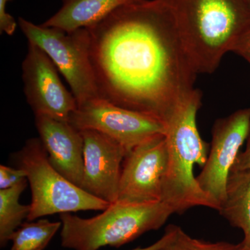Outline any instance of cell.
I'll return each instance as SVG.
<instances>
[{"label": "cell", "mask_w": 250, "mask_h": 250, "mask_svg": "<svg viewBox=\"0 0 250 250\" xmlns=\"http://www.w3.org/2000/svg\"><path fill=\"white\" fill-rule=\"evenodd\" d=\"M98 95L164 123L195 90L197 71L163 0H137L87 28Z\"/></svg>", "instance_id": "6da1fadb"}, {"label": "cell", "mask_w": 250, "mask_h": 250, "mask_svg": "<svg viewBox=\"0 0 250 250\" xmlns=\"http://www.w3.org/2000/svg\"><path fill=\"white\" fill-rule=\"evenodd\" d=\"M197 73L210 74L250 21L241 0H163Z\"/></svg>", "instance_id": "7a4b0ae2"}, {"label": "cell", "mask_w": 250, "mask_h": 250, "mask_svg": "<svg viewBox=\"0 0 250 250\" xmlns=\"http://www.w3.org/2000/svg\"><path fill=\"white\" fill-rule=\"evenodd\" d=\"M202 98V92L196 88L166 123L169 161L161 201L168 205L174 213L181 214L195 207L215 209L194 176V167H204L210 149L197 126Z\"/></svg>", "instance_id": "3957f363"}, {"label": "cell", "mask_w": 250, "mask_h": 250, "mask_svg": "<svg viewBox=\"0 0 250 250\" xmlns=\"http://www.w3.org/2000/svg\"><path fill=\"white\" fill-rule=\"evenodd\" d=\"M90 218L70 213L60 215L62 248L100 250L120 248L152 230L160 229L174 212L162 201L131 203L117 200Z\"/></svg>", "instance_id": "277c9868"}, {"label": "cell", "mask_w": 250, "mask_h": 250, "mask_svg": "<svg viewBox=\"0 0 250 250\" xmlns=\"http://www.w3.org/2000/svg\"><path fill=\"white\" fill-rule=\"evenodd\" d=\"M15 155L18 167L25 171L30 185L28 221L56 213L104 210L109 206V202L77 187L56 170L39 138L27 140Z\"/></svg>", "instance_id": "5b68a950"}, {"label": "cell", "mask_w": 250, "mask_h": 250, "mask_svg": "<svg viewBox=\"0 0 250 250\" xmlns=\"http://www.w3.org/2000/svg\"><path fill=\"white\" fill-rule=\"evenodd\" d=\"M18 23L29 42L45 52L65 77L77 105L100 98L90 61V34L87 28L65 31L38 25L21 17Z\"/></svg>", "instance_id": "8992f818"}, {"label": "cell", "mask_w": 250, "mask_h": 250, "mask_svg": "<svg viewBox=\"0 0 250 250\" xmlns=\"http://www.w3.org/2000/svg\"><path fill=\"white\" fill-rule=\"evenodd\" d=\"M69 123L79 131L94 130L106 135L128 152L166 131L165 123L155 117L126 109L100 98L77 105Z\"/></svg>", "instance_id": "52a82bcc"}, {"label": "cell", "mask_w": 250, "mask_h": 250, "mask_svg": "<svg viewBox=\"0 0 250 250\" xmlns=\"http://www.w3.org/2000/svg\"><path fill=\"white\" fill-rule=\"evenodd\" d=\"M250 131V108L219 118L213 125L208 159L196 179L215 210L226 198L229 177Z\"/></svg>", "instance_id": "ba28073f"}, {"label": "cell", "mask_w": 250, "mask_h": 250, "mask_svg": "<svg viewBox=\"0 0 250 250\" xmlns=\"http://www.w3.org/2000/svg\"><path fill=\"white\" fill-rule=\"evenodd\" d=\"M168 161L165 134L133 148L123 161L118 200L131 203L161 201Z\"/></svg>", "instance_id": "9c48e42d"}, {"label": "cell", "mask_w": 250, "mask_h": 250, "mask_svg": "<svg viewBox=\"0 0 250 250\" xmlns=\"http://www.w3.org/2000/svg\"><path fill=\"white\" fill-rule=\"evenodd\" d=\"M22 70L24 95L35 116L69 123L77 108L76 98L62 84L58 69L45 52L29 42Z\"/></svg>", "instance_id": "30bf717a"}, {"label": "cell", "mask_w": 250, "mask_h": 250, "mask_svg": "<svg viewBox=\"0 0 250 250\" xmlns=\"http://www.w3.org/2000/svg\"><path fill=\"white\" fill-rule=\"evenodd\" d=\"M80 131L83 141L82 188L113 203L118 200L123 161L128 151L119 143L99 131Z\"/></svg>", "instance_id": "8fae6325"}, {"label": "cell", "mask_w": 250, "mask_h": 250, "mask_svg": "<svg viewBox=\"0 0 250 250\" xmlns=\"http://www.w3.org/2000/svg\"><path fill=\"white\" fill-rule=\"evenodd\" d=\"M36 129L49 162L65 178L82 188L83 141L81 131L70 123L36 115Z\"/></svg>", "instance_id": "7c38bea8"}, {"label": "cell", "mask_w": 250, "mask_h": 250, "mask_svg": "<svg viewBox=\"0 0 250 250\" xmlns=\"http://www.w3.org/2000/svg\"><path fill=\"white\" fill-rule=\"evenodd\" d=\"M137 0H62L60 9L42 25L65 31L88 28L124 5Z\"/></svg>", "instance_id": "4fadbf2b"}, {"label": "cell", "mask_w": 250, "mask_h": 250, "mask_svg": "<svg viewBox=\"0 0 250 250\" xmlns=\"http://www.w3.org/2000/svg\"><path fill=\"white\" fill-rule=\"evenodd\" d=\"M218 211L231 225L241 229L243 242L250 248V170L231 171L226 198Z\"/></svg>", "instance_id": "5bb4252c"}, {"label": "cell", "mask_w": 250, "mask_h": 250, "mask_svg": "<svg viewBox=\"0 0 250 250\" xmlns=\"http://www.w3.org/2000/svg\"><path fill=\"white\" fill-rule=\"evenodd\" d=\"M27 179L10 188L0 190V246L4 248L10 238L30 213V205H24L19 200L27 187Z\"/></svg>", "instance_id": "9a60e30c"}, {"label": "cell", "mask_w": 250, "mask_h": 250, "mask_svg": "<svg viewBox=\"0 0 250 250\" xmlns=\"http://www.w3.org/2000/svg\"><path fill=\"white\" fill-rule=\"evenodd\" d=\"M29 222L23 223L11 235L10 250H44L62 227V221L51 222L46 218Z\"/></svg>", "instance_id": "2e32d148"}, {"label": "cell", "mask_w": 250, "mask_h": 250, "mask_svg": "<svg viewBox=\"0 0 250 250\" xmlns=\"http://www.w3.org/2000/svg\"><path fill=\"white\" fill-rule=\"evenodd\" d=\"M188 244L190 250H250V248L243 241L239 244H231L225 242L210 243L195 239L189 236H188Z\"/></svg>", "instance_id": "e0dca14e"}, {"label": "cell", "mask_w": 250, "mask_h": 250, "mask_svg": "<svg viewBox=\"0 0 250 250\" xmlns=\"http://www.w3.org/2000/svg\"><path fill=\"white\" fill-rule=\"evenodd\" d=\"M25 171L20 167L0 166V190L10 188L27 178Z\"/></svg>", "instance_id": "ac0fdd59"}, {"label": "cell", "mask_w": 250, "mask_h": 250, "mask_svg": "<svg viewBox=\"0 0 250 250\" xmlns=\"http://www.w3.org/2000/svg\"><path fill=\"white\" fill-rule=\"evenodd\" d=\"M12 0H0V32L8 36L14 35L18 23L9 13L6 12V5Z\"/></svg>", "instance_id": "d6986e66"}, {"label": "cell", "mask_w": 250, "mask_h": 250, "mask_svg": "<svg viewBox=\"0 0 250 250\" xmlns=\"http://www.w3.org/2000/svg\"><path fill=\"white\" fill-rule=\"evenodd\" d=\"M231 52L238 54L250 64V26L237 39Z\"/></svg>", "instance_id": "ffe728a7"}, {"label": "cell", "mask_w": 250, "mask_h": 250, "mask_svg": "<svg viewBox=\"0 0 250 250\" xmlns=\"http://www.w3.org/2000/svg\"><path fill=\"white\" fill-rule=\"evenodd\" d=\"M188 235L178 227L173 238L161 250H190L188 244Z\"/></svg>", "instance_id": "44dd1931"}, {"label": "cell", "mask_w": 250, "mask_h": 250, "mask_svg": "<svg viewBox=\"0 0 250 250\" xmlns=\"http://www.w3.org/2000/svg\"><path fill=\"white\" fill-rule=\"evenodd\" d=\"M177 228L178 227L175 225H170L166 229L164 236L151 246L146 247V248H138L131 250H161L172 240L177 232Z\"/></svg>", "instance_id": "7402d4cb"}, {"label": "cell", "mask_w": 250, "mask_h": 250, "mask_svg": "<svg viewBox=\"0 0 250 250\" xmlns=\"http://www.w3.org/2000/svg\"><path fill=\"white\" fill-rule=\"evenodd\" d=\"M250 170V131L244 152L239 153L231 171Z\"/></svg>", "instance_id": "603a6c76"}, {"label": "cell", "mask_w": 250, "mask_h": 250, "mask_svg": "<svg viewBox=\"0 0 250 250\" xmlns=\"http://www.w3.org/2000/svg\"><path fill=\"white\" fill-rule=\"evenodd\" d=\"M250 21V0H241Z\"/></svg>", "instance_id": "cb8c5ba5"}]
</instances>
